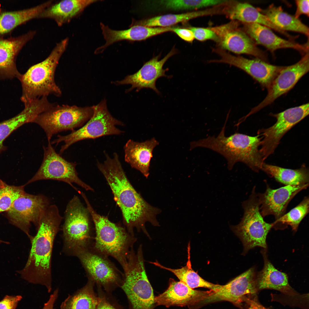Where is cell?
<instances>
[{
	"label": "cell",
	"instance_id": "40",
	"mask_svg": "<svg viewBox=\"0 0 309 309\" xmlns=\"http://www.w3.org/2000/svg\"><path fill=\"white\" fill-rule=\"evenodd\" d=\"M295 3L296 9L294 16L297 18L302 15L304 14L308 17L309 15V0H296Z\"/></svg>",
	"mask_w": 309,
	"mask_h": 309
},
{
	"label": "cell",
	"instance_id": "11",
	"mask_svg": "<svg viewBox=\"0 0 309 309\" xmlns=\"http://www.w3.org/2000/svg\"><path fill=\"white\" fill-rule=\"evenodd\" d=\"M48 141L47 146L43 147V158L39 168L24 185L41 180H54L66 183L77 191L78 190L74 186L73 183L86 191H94L92 187L79 177L76 164L67 161L57 153L50 140Z\"/></svg>",
	"mask_w": 309,
	"mask_h": 309
},
{
	"label": "cell",
	"instance_id": "35",
	"mask_svg": "<svg viewBox=\"0 0 309 309\" xmlns=\"http://www.w3.org/2000/svg\"><path fill=\"white\" fill-rule=\"evenodd\" d=\"M208 10L189 12L179 14H167L137 21L139 24L149 27H168L184 23L197 17L209 15Z\"/></svg>",
	"mask_w": 309,
	"mask_h": 309
},
{
	"label": "cell",
	"instance_id": "37",
	"mask_svg": "<svg viewBox=\"0 0 309 309\" xmlns=\"http://www.w3.org/2000/svg\"><path fill=\"white\" fill-rule=\"evenodd\" d=\"M25 186H19L9 185L0 187V213L7 211L14 201L25 192Z\"/></svg>",
	"mask_w": 309,
	"mask_h": 309
},
{
	"label": "cell",
	"instance_id": "5",
	"mask_svg": "<svg viewBox=\"0 0 309 309\" xmlns=\"http://www.w3.org/2000/svg\"><path fill=\"white\" fill-rule=\"evenodd\" d=\"M68 37L57 43L48 56L42 61L30 67L18 79L22 86L21 100L23 103L50 95L60 97V88L56 84L55 76L56 67L66 51Z\"/></svg>",
	"mask_w": 309,
	"mask_h": 309
},
{
	"label": "cell",
	"instance_id": "13",
	"mask_svg": "<svg viewBox=\"0 0 309 309\" xmlns=\"http://www.w3.org/2000/svg\"><path fill=\"white\" fill-rule=\"evenodd\" d=\"M48 198L42 194L34 195L25 192L13 202L7 211L10 222L24 232L30 238L31 224L37 229L50 205Z\"/></svg>",
	"mask_w": 309,
	"mask_h": 309
},
{
	"label": "cell",
	"instance_id": "8",
	"mask_svg": "<svg viewBox=\"0 0 309 309\" xmlns=\"http://www.w3.org/2000/svg\"><path fill=\"white\" fill-rule=\"evenodd\" d=\"M242 206L244 213L242 219L238 224L232 227V229L241 240L244 251L256 246L266 249V237L273 225L263 219L255 187L248 199L243 202Z\"/></svg>",
	"mask_w": 309,
	"mask_h": 309
},
{
	"label": "cell",
	"instance_id": "24",
	"mask_svg": "<svg viewBox=\"0 0 309 309\" xmlns=\"http://www.w3.org/2000/svg\"><path fill=\"white\" fill-rule=\"evenodd\" d=\"M24 104V108L19 113L0 122V152L6 150L3 142L11 133L24 124L33 122L38 116L49 108L48 102L43 98L33 99Z\"/></svg>",
	"mask_w": 309,
	"mask_h": 309
},
{
	"label": "cell",
	"instance_id": "7",
	"mask_svg": "<svg viewBox=\"0 0 309 309\" xmlns=\"http://www.w3.org/2000/svg\"><path fill=\"white\" fill-rule=\"evenodd\" d=\"M142 247L132 249L127 258L121 285L131 309H154L156 306L153 290L146 274Z\"/></svg>",
	"mask_w": 309,
	"mask_h": 309
},
{
	"label": "cell",
	"instance_id": "43",
	"mask_svg": "<svg viewBox=\"0 0 309 309\" xmlns=\"http://www.w3.org/2000/svg\"><path fill=\"white\" fill-rule=\"evenodd\" d=\"M248 304L247 309H269L259 304L255 300L248 298L246 300Z\"/></svg>",
	"mask_w": 309,
	"mask_h": 309
},
{
	"label": "cell",
	"instance_id": "18",
	"mask_svg": "<svg viewBox=\"0 0 309 309\" xmlns=\"http://www.w3.org/2000/svg\"><path fill=\"white\" fill-rule=\"evenodd\" d=\"M176 50L174 48L163 59L159 60L160 55L154 57L148 61L145 62L142 67L136 72L126 76L123 79L113 82L115 84L120 85L130 84L131 87L126 91L128 92L134 88L138 92L144 88L152 90L157 94L161 92L157 88L156 84L157 80L164 77L168 78L172 77L168 76L165 72L168 68L164 69L163 66L166 62L171 57L176 54Z\"/></svg>",
	"mask_w": 309,
	"mask_h": 309
},
{
	"label": "cell",
	"instance_id": "10",
	"mask_svg": "<svg viewBox=\"0 0 309 309\" xmlns=\"http://www.w3.org/2000/svg\"><path fill=\"white\" fill-rule=\"evenodd\" d=\"M93 106L80 107L57 104L38 116L33 123L45 132L48 141L58 133L82 126L93 115Z\"/></svg>",
	"mask_w": 309,
	"mask_h": 309
},
{
	"label": "cell",
	"instance_id": "6",
	"mask_svg": "<svg viewBox=\"0 0 309 309\" xmlns=\"http://www.w3.org/2000/svg\"><path fill=\"white\" fill-rule=\"evenodd\" d=\"M90 214L78 197L74 195L67 205L62 227L63 251L76 257L82 251L91 247L94 236Z\"/></svg>",
	"mask_w": 309,
	"mask_h": 309
},
{
	"label": "cell",
	"instance_id": "46",
	"mask_svg": "<svg viewBox=\"0 0 309 309\" xmlns=\"http://www.w3.org/2000/svg\"><path fill=\"white\" fill-rule=\"evenodd\" d=\"M2 243H5L7 244L8 243L7 242H5L4 241H2V240H0V244Z\"/></svg>",
	"mask_w": 309,
	"mask_h": 309
},
{
	"label": "cell",
	"instance_id": "27",
	"mask_svg": "<svg viewBox=\"0 0 309 309\" xmlns=\"http://www.w3.org/2000/svg\"><path fill=\"white\" fill-rule=\"evenodd\" d=\"M98 1L93 0H65L52 4L44 9L37 18L50 19L58 26L70 22L90 4Z\"/></svg>",
	"mask_w": 309,
	"mask_h": 309
},
{
	"label": "cell",
	"instance_id": "42",
	"mask_svg": "<svg viewBox=\"0 0 309 309\" xmlns=\"http://www.w3.org/2000/svg\"><path fill=\"white\" fill-rule=\"evenodd\" d=\"M96 309H118L104 299L99 298V301Z\"/></svg>",
	"mask_w": 309,
	"mask_h": 309
},
{
	"label": "cell",
	"instance_id": "15",
	"mask_svg": "<svg viewBox=\"0 0 309 309\" xmlns=\"http://www.w3.org/2000/svg\"><path fill=\"white\" fill-rule=\"evenodd\" d=\"M309 53H306L298 62L284 66L268 88L266 98L246 115H251L271 104L276 99L291 89L299 80L309 71Z\"/></svg>",
	"mask_w": 309,
	"mask_h": 309
},
{
	"label": "cell",
	"instance_id": "4",
	"mask_svg": "<svg viewBox=\"0 0 309 309\" xmlns=\"http://www.w3.org/2000/svg\"><path fill=\"white\" fill-rule=\"evenodd\" d=\"M81 195L94 224L95 234L92 247L100 253L112 257L124 268L137 238L129 233L125 227L98 213L85 194L82 193Z\"/></svg>",
	"mask_w": 309,
	"mask_h": 309
},
{
	"label": "cell",
	"instance_id": "19",
	"mask_svg": "<svg viewBox=\"0 0 309 309\" xmlns=\"http://www.w3.org/2000/svg\"><path fill=\"white\" fill-rule=\"evenodd\" d=\"M216 35L217 41L222 49L238 54H245L266 60L265 53L259 49L252 39L245 32L237 29L236 23L210 28Z\"/></svg>",
	"mask_w": 309,
	"mask_h": 309
},
{
	"label": "cell",
	"instance_id": "26",
	"mask_svg": "<svg viewBox=\"0 0 309 309\" xmlns=\"http://www.w3.org/2000/svg\"><path fill=\"white\" fill-rule=\"evenodd\" d=\"M159 144L154 138L141 142L130 139L124 147L125 161L147 178L152 152Z\"/></svg>",
	"mask_w": 309,
	"mask_h": 309
},
{
	"label": "cell",
	"instance_id": "32",
	"mask_svg": "<svg viewBox=\"0 0 309 309\" xmlns=\"http://www.w3.org/2000/svg\"><path fill=\"white\" fill-rule=\"evenodd\" d=\"M271 177L286 185H300L309 184L308 169L304 165L293 169L266 164L262 169Z\"/></svg>",
	"mask_w": 309,
	"mask_h": 309
},
{
	"label": "cell",
	"instance_id": "44",
	"mask_svg": "<svg viewBox=\"0 0 309 309\" xmlns=\"http://www.w3.org/2000/svg\"><path fill=\"white\" fill-rule=\"evenodd\" d=\"M55 301L52 298L49 299L48 301L45 304L42 309H54V306Z\"/></svg>",
	"mask_w": 309,
	"mask_h": 309
},
{
	"label": "cell",
	"instance_id": "2",
	"mask_svg": "<svg viewBox=\"0 0 309 309\" xmlns=\"http://www.w3.org/2000/svg\"><path fill=\"white\" fill-rule=\"evenodd\" d=\"M63 219L55 205H50L41 219L37 233L30 238L31 247L27 262L19 271L21 277L33 284L52 290V257L54 243Z\"/></svg>",
	"mask_w": 309,
	"mask_h": 309
},
{
	"label": "cell",
	"instance_id": "30",
	"mask_svg": "<svg viewBox=\"0 0 309 309\" xmlns=\"http://www.w3.org/2000/svg\"><path fill=\"white\" fill-rule=\"evenodd\" d=\"M257 9L280 29L285 31H289L299 32L308 37V27L298 18L284 11L281 6L276 7L272 4L266 9Z\"/></svg>",
	"mask_w": 309,
	"mask_h": 309
},
{
	"label": "cell",
	"instance_id": "25",
	"mask_svg": "<svg viewBox=\"0 0 309 309\" xmlns=\"http://www.w3.org/2000/svg\"><path fill=\"white\" fill-rule=\"evenodd\" d=\"M245 28L248 35L256 44L265 47L272 52L278 49L286 48L306 53L308 52V42L301 44L293 40L284 39L277 35L270 28L257 23H245Z\"/></svg>",
	"mask_w": 309,
	"mask_h": 309
},
{
	"label": "cell",
	"instance_id": "20",
	"mask_svg": "<svg viewBox=\"0 0 309 309\" xmlns=\"http://www.w3.org/2000/svg\"><path fill=\"white\" fill-rule=\"evenodd\" d=\"M309 184L300 185H286L276 189L267 185L265 192L258 193L260 203V211L263 217L273 215L275 221L286 213L287 207L292 199L301 191L306 189Z\"/></svg>",
	"mask_w": 309,
	"mask_h": 309
},
{
	"label": "cell",
	"instance_id": "16",
	"mask_svg": "<svg viewBox=\"0 0 309 309\" xmlns=\"http://www.w3.org/2000/svg\"><path fill=\"white\" fill-rule=\"evenodd\" d=\"M257 275L255 268L252 267L225 285L213 292L199 303L206 304L221 301H228L238 304L245 301L247 296L256 293Z\"/></svg>",
	"mask_w": 309,
	"mask_h": 309
},
{
	"label": "cell",
	"instance_id": "29",
	"mask_svg": "<svg viewBox=\"0 0 309 309\" xmlns=\"http://www.w3.org/2000/svg\"><path fill=\"white\" fill-rule=\"evenodd\" d=\"M53 1H49L36 6L13 11L0 9V37H3L18 26L35 18Z\"/></svg>",
	"mask_w": 309,
	"mask_h": 309
},
{
	"label": "cell",
	"instance_id": "28",
	"mask_svg": "<svg viewBox=\"0 0 309 309\" xmlns=\"http://www.w3.org/2000/svg\"><path fill=\"white\" fill-rule=\"evenodd\" d=\"M266 249L261 251L264 264L262 270L257 273L258 289H270L284 294L294 296L297 294L290 285L287 275L276 269L268 259Z\"/></svg>",
	"mask_w": 309,
	"mask_h": 309
},
{
	"label": "cell",
	"instance_id": "31",
	"mask_svg": "<svg viewBox=\"0 0 309 309\" xmlns=\"http://www.w3.org/2000/svg\"><path fill=\"white\" fill-rule=\"evenodd\" d=\"M226 13L229 17L233 20L241 21L245 23H257L273 29L288 37L289 35L274 25L267 17L258 9L246 3H238Z\"/></svg>",
	"mask_w": 309,
	"mask_h": 309
},
{
	"label": "cell",
	"instance_id": "14",
	"mask_svg": "<svg viewBox=\"0 0 309 309\" xmlns=\"http://www.w3.org/2000/svg\"><path fill=\"white\" fill-rule=\"evenodd\" d=\"M76 257L88 280L106 288L121 285L123 274L108 257L95 251L92 246L80 251Z\"/></svg>",
	"mask_w": 309,
	"mask_h": 309
},
{
	"label": "cell",
	"instance_id": "23",
	"mask_svg": "<svg viewBox=\"0 0 309 309\" xmlns=\"http://www.w3.org/2000/svg\"><path fill=\"white\" fill-rule=\"evenodd\" d=\"M102 34L106 42L103 45L97 48L94 53H102L109 46L114 43L122 40L140 41L161 33L172 31L174 27H149L139 24L136 21L132 20L128 29L116 30L100 23Z\"/></svg>",
	"mask_w": 309,
	"mask_h": 309
},
{
	"label": "cell",
	"instance_id": "1",
	"mask_svg": "<svg viewBox=\"0 0 309 309\" xmlns=\"http://www.w3.org/2000/svg\"><path fill=\"white\" fill-rule=\"evenodd\" d=\"M104 154L105 160L102 163L98 162L97 167L105 178L121 210L125 228L133 235L136 228L138 231L142 230L149 237L145 224L149 222L154 226H159L157 216L161 210L148 203L134 188L126 176L117 153H114L112 157Z\"/></svg>",
	"mask_w": 309,
	"mask_h": 309
},
{
	"label": "cell",
	"instance_id": "41",
	"mask_svg": "<svg viewBox=\"0 0 309 309\" xmlns=\"http://www.w3.org/2000/svg\"><path fill=\"white\" fill-rule=\"evenodd\" d=\"M184 41L192 42L195 39L193 33L189 29L175 27L173 31Z\"/></svg>",
	"mask_w": 309,
	"mask_h": 309
},
{
	"label": "cell",
	"instance_id": "22",
	"mask_svg": "<svg viewBox=\"0 0 309 309\" xmlns=\"http://www.w3.org/2000/svg\"><path fill=\"white\" fill-rule=\"evenodd\" d=\"M36 33V31L31 30L17 37H0V79L19 78L21 74L17 67V58Z\"/></svg>",
	"mask_w": 309,
	"mask_h": 309
},
{
	"label": "cell",
	"instance_id": "34",
	"mask_svg": "<svg viewBox=\"0 0 309 309\" xmlns=\"http://www.w3.org/2000/svg\"><path fill=\"white\" fill-rule=\"evenodd\" d=\"M94 283L88 280L85 286L69 295L62 302L61 309H96L99 298L97 297L93 291Z\"/></svg>",
	"mask_w": 309,
	"mask_h": 309
},
{
	"label": "cell",
	"instance_id": "38",
	"mask_svg": "<svg viewBox=\"0 0 309 309\" xmlns=\"http://www.w3.org/2000/svg\"><path fill=\"white\" fill-rule=\"evenodd\" d=\"M189 29L193 32L195 38L198 40L201 41L208 39H217L216 35L210 28L192 27Z\"/></svg>",
	"mask_w": 309,
	"mask_h": 309
},
{
	"label": "cell",
	"instance_id": "21",
	"mask_svg": "<svg viewBox=\"0 0 309 309\" xmlns=\"http://www.w3.org/2000/svg\"><path fill=\"white\" fill-rule=\"evenodd\" d=\"M213 292L195 290L183 282L171 278L167 288L154 297V301L156 306L163 305L167 308L187 306L191 309L193 306L198 304Z\"/></svg>",
	"mask_w": 309,
	"mask_h": 309
},
{
	"label": "cell",
	"instance_id": "33",
	"mask_svg": "<svg viewBox=\"0 0 309 309\" xmlns=\"http://www.w3.org/2000/svg\"><path fill=\"white\" fill-rule=\"evenodd\" d=\"M189 249L188 251V260L186 265L180 268L174 269L167 268L161 265L157 261L149 262L161 268L172 273L180 281L183 282L193 289L198 287H203L209 289L213 292L219 290L222 285L214 284L205 280L192 269L190 260Z\"/></svg>",
	"mask_w": 309,
	"mask_h": 309
},
{
	"label": "cell",
	"instance_id": "3",
	"mask_svg": "<svg viewBox=\"0 0 309 309\" xmlns=\"http://www.w3.org/2000/svg\"><path fill=\"white\" fill-rule=\"evenodd\" d=\"M228 116L221 132L217 136L207 137L190 143V149L204 147L215 151L223 156L227 161L228 168L232 169L237 162L246 164L256 172L262 169L264 160L259 147L262 137L260 135L251 136L235 132L228 136L225 135Z\"/></svg>",
	"mask_w": 309,
	"mask_h": 309
},
{
	"label": "cell",
	"instance_id": "12",
	"mask_svg": "<svg viewBox=\"0 0 309 309\" xmlns=\"http://www.w3.org/2000/svg\"><path fill=\"white\" fill-rule=\"evenodd\" d=\"M309 103L291 108L270 115L275 117L276 123L272 126L259 130L258 134L262 136L260 150L264 161L273 154L284 134L309 114Z\"/></svg>",
	"mask_w": 309,
	"mask_h": 309
},
{
	"label": "cell",
	"instance_id": "39",
	"mask_svg": "<svg viewBox=\"0 0 309 309\" xmlns=\"http://www.w3.org/2000/svg\"><path fill=\"white\" fill-rule=\"evenodd\" d=\"M22 298V296L20 295H6L0 301V309H15L18 303Z\"/></svg>",
	"mask_w": 309,
	"mask_h": 309
},
{
	"label": "cell",
	"instance_id": "17",
	"mask_svg": "<svg viewBox=\"0 0 309 309\" xmlns=\"http://www.w3.org/2000/svg\"><path fill=\"white\" fill-rule=\"evenodd\" d=\"M214 51L221 58L219 59L210 60V63H223L237 67L267 88L284 67L273 65L257 58L249 59L234 56L221 49Z\"/></svg>",
	"mask_w": 309,
	"mask_h": 309
},
{
	"label": "cell",
	"instance_id": "45",
	"mask_svg": "<svg viewBox=\"0 0 309 309\" xmlns=\"http://www.w3.org/2000/svg\"><path fill=\"white\" fill-rule=\"evenodd\" d=\"M6 185V184H5V183H4V182H3L0 179V187H5V185Z\"/></svg>",
	"mask_w": 309,
	"mask_h": 309
},
{
	"label": "cell",
	"instance_id": "36",
	"mask_svg": "<svg viewBox=\"0 0 309 309\" xmlns=\"http://www.w3.org/2000/svg\"><path fill=\"white\" fill-rule=\"evenodd\" d=\"M309 200L308 196L305 197L296 206L286 213L278 220L273 223V227L282 229L289 225L292 230L296 232L300 223L308 213Z\"/></svg>",
	"mask_w": 309,
	"mask_h": 309
},
{
	"label": "cell",
	"instance_id": "9",
	"mask_svg": "<svg viewBox=\"0 0 309 309\" xmlns=\"http://www.w3.org/2000/svg\"><path fill=\"white\" fill-rule=\"evenodd\" d=\"M93 115L84 125L77 130L72 131L68 135H58L57 138L51 142L52 144L57 145L60 142H64L60 150L61 154L72 144L81 140L123 133V131L116 126H123L124 123L111 115L105 99L97 105L93 106Z\"/></svg>",
	"mask_w": 309,
	"mask_h": 309
}]
</instances>
